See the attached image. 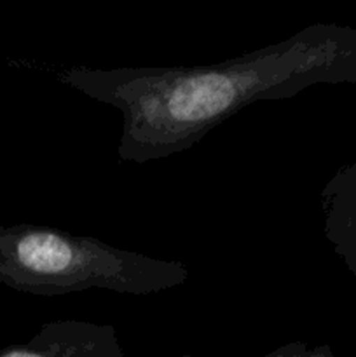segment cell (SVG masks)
Wrapping results in <instances>:
<instances>
[{
    "label": "cell",
    "instance_id": "cell-1",
    "mask_svg": "<svg viewBox=\"0 0 356 357\" xmlns=\"http://www.w3.org/2000/svg\"><path fill=\"white\" fill-rule=\"evenodd\" d=\"M236 86L220 73L192 77L170 93L168 114L178 122H202L215 117L236 100Z\"/></svg>",
    "mask_w": 356,
    "mask_h": 357
},
{
    "label": "cell",
    "instance_id": "cell-2",
    "mask_svg": "<svg viewBox=\"0 0 356 357\" xmlns=\"http://www.w3.org/2000/svg\"><path fill=\"white\" fill-rule=\"evenodd\" d=\"M16 257L23 267L38 274H59L73 260V250L56 234L37 232L17 243Z\"/></svg>",
    "mask_w": 356,
    "mask_h": 357
},
{
    "label": "cell",
    "instance_id": "cell-3",
    "mask_svg": "<svg viewBox=\"0 0 356 357\" xmlns=\"http://www.w3.org/2000/svg\"><path fill=\"white\" fill-rule=\"evenodd\" d=\"M2 357H44L40 352H30V351H14L9 352V354L2 356Z\"/></svg>",
    "mask_w": 356,
    "mask_h": 357
}]
</instances>
